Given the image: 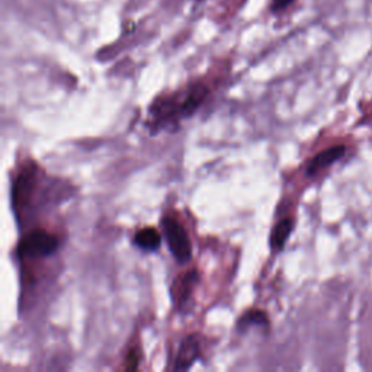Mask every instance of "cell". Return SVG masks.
<instances>
[{
	"mask_svg": "<svg viewBox=\"0 0 372 372\" xmlns=\"http://www.w3.org/2000/svg\"><path fill=\"white\" fill-rule=\"evenodd\" d=\"M35 185H36V166L30 165L19 173V176L14 183V189H12V204H14L16 213L30 205Z\"/></svg>",
	"mask_w": 372,
	"mask_h": 372,
	"instance_id": "3",
	"label": "cell"
},
{
	"mask_svg": "<svg viewBox=\"0 0 372 372\" xmlns=\"http://www.w3.org/2000/svg\"><path fill=\"white\" fill-rule=\"evenodd\" d=\"M208 95V89L205 88L204 84H196L195 88L188 93L186 96L185 102L181 106V114L183 117H189L192 115L195 111L201 106V104L204 102V99Z\"/></svg>",
	"mask_w": 372,
	"mask_h": 372,
	"instance_id": "8",
	"label": "cell"
},
{
	"mask_svg": "<svg viewBox=\"0 0 372 372\" xmlns=\"http://www.w3.org/2000/svg\"><path fill=\"white\" fill-rule=\"evenodd\" d=\"M249 325H262V326H266L268 325V318L265 316L264 312H256V310H253V312H247L240 320H239V327L240 329H246L249 327Z\"/></svg>",
	"mask_w": 372,
	"mask_h": 372,
	"instance_id": "10",
	"label": "cell"
},
{
	"mask_svg": "<svg viewBox=\"0 0 372 372\" xmlns=\"http://www.w3.org/2000/svg\"><path fill=\"white\" fill-rule=\"evenodd\" d=\"M198 355H200V339H198L196 334H189V336H186L181 343L175 369L176 371L189 369L192 364L196 361Z\"/></svg>",
	"mask_w": 372,
	"mask_h": 372,
	"instance_id": "5",
	"label": "cell"
},
{
	"mask_svg": "<svg viewBox=\"0 0 372 372\" xmlns=\"http://www.w3.org/2000/svg\"><path fill=\"white\" fill-rule=\"evenodd\" d=\"M195 2H198V3H204V2H207V0H195Z\"/></svg>",
	"mask_w": 372,
	"mask_h": 372,
	"instance_id": "13",
	"label": "cell"
},
{
	"mask_svg": "<svg viewBox=\"0 0 372 372\" xmlns=\"http://www.w3.org/2000/svg\"><path fill=\"white\" fill-rule=\"evenodd\" d=\"M198 282H200V274L195 269L185 272L182 277H179L175 287H173V295H175L178 304H185L191 299L192 291Z\"/></svg>",
	"mask_w": 372,
	"mask_h": 372,
	"instance_id": "6",
	"label": "cell"
},
{
	"mask_svg": "<svg viewBox=\"0 0 372 372\" xmlns=\"http://www.w3.org/2000/svg\"><path fill=\"white\" fill-rule=\"evenodd\" d=\"M162 226L173 257H175L176 262L181 265L188 264L192 257V244L189 235L186 233L185 227L181 224V221L175 217L167 216L163 218Z\"/></svg>",
	"mask_w": 372,
	"mask_h": 372,
	"instance_id": "1",
	"label": "cell"
},
{
	"mask_svg": "<svg viewBox=\"0 0 372 372\" xmlns=\"http://www.w3.org/2000/svg\"><path fill=\"white\" fill-rule=\"evenodd\" d=\"M346 153V147L339 144V146H333L326 148L321 153H318L312 162H310L308 167H307V175L308 176H316L318 172L327 169L329 166H332L334 162H338L339 159H342Z\"/></svg>",
	"mask_w": 372,
	"mask_h": 372,
	"instance_id": "4",
	"label": "cell"
},
{
	"mask_svg": "<svg viewBox=\"0 0 372 372\" xmlns=\"http://www.w3.org/2000/svg\"><path fill=\"white\" fill-rule=\"evenodd\" d=\"M137 367H139V355H137V352H131L127 356L126 369H135Z\"/></svg>",
	"mask_w": 372,
	"mask_h": 372,
	"instance_id": "12",
	"label": "cell"
},
{
	"mask_svg": "<svg viewBox=\"0 0 372 372\" xmlns=\"http://www.w3.org/2000/svg\"><path fill=\"white\" fill-rule=\"evenodd\" d=\"M292 229H294L292 218H283L282 221H279L278 224L275 226V229L272 230V235H270L272 249L282 251L285 243H287L288 237L292 233Z\"/></svg>",
	"mask_w": 372,
	"mask_h": 372,
	"instance_id": "9",
	"label": "cell"
},
{
	"mask_svg": "<svg viewBox=\"0 0 372 372\" xmlns=\"http://www.w3.org/2000/svg\"><path fill=\"white\" fill-rule=\"evenodd\" d=\"M58 249V239L45 230H34L18 244L19 257H43L53 255Z\"/></svg>",
	"mask_w": 372,
	"mask_h": 372,
	"instance_id": "2",
	"label": "cell"
},
{
	"mask_svg": "<svg viewBox=\"0 0 372 372\" xmlns=\"http://www.w3.org/2000/svg\"><path fill=\"white\" fill-rule=\"evenodd\" d=\"M294 2H297V0H272L269 10L272 14H279V12L288 9Z\"/></svg>",
	"mask_w": 372,
	"mask_h": 372,
	"instance_id": "11",
	"label": "cell"
},
{
	"mask_svg": "<svg viewBox=\"0 0 372 372\" xmlns=\"http://www.w3.org/2000/svg\"><path fill=\"white\" fill-rule=\"evenodd\" d=\"M134 243L143 251L153 252L157 251L160 244H162V235H160V233L153 227H144L135 234Z\"/></svg>",
	"mask_w": 372,
	"mask_h": 372,
	"instance_id": "7",
	"label": "cell"
}]
</instances>
